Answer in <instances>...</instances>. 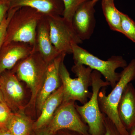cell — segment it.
<instances>
[{
    "label": "cell",
    "mask_w": 135,
    "mask_h": 135,
    "mask_svg": "<svg viewBox=\"0 0 135 135\" xmlns=\"http://www.w3.org/2000/svg\"><path fill=\"white\" fill-rule=\"evenodd\" d=\"M62 61L59 67V75L63 88V102L78 101L82 105L86 103L92 96L89 88L92 86L93 70L85 65L74 64L71 70L77 78L70 76L64 63Z\"/></svg>",
    "instance_id": "cell-1"
},
{
    "label": "cell",
    "mask_w": 135,
    "mask_h": 135,
    "mask_svg": "<svg viewBox=\"0 0 135 135\" xmlns=\"http://www.w3.org/2000/svg\"><path fill=\"white\" fill-rule=\"evenodd\" d=\"M44 16L32 8H18L8 25L3 45L21 42L34 46L37 26Z\"/></svg>",
    "instance_id": "cell-2"
},
{
    "label": "cell",
    "mask_w": 135,
    "mask_h": 135,
    "mask_svg": "<svg viewBox=\"0 0 135 135\" xmlns=\"http://www.w3.org/2000/svg\"><path fill=\"white\" fill-rule=\"evenodd\" d=\"M135 80L134 59L123 68L120 73L119 80L108 95H106V87L102 88L98 94V103L101 112L112 122L122 135H129V133L123 126L118 116V104L127 84Z\"/></svg>",
    "instance_id": "cell-3"
},
{
    "label": "cell",
    "mask_w": 135,
    "mask_h": 135,
    "mask_svg": "<svg viewBox=\"0 0 135 135\" xmlns=\"http://www.w3.org/2000/svg\"><path fill=\"white\" fill-rule=\"evenodd\" d=\"M48 65L35 49L31 54L20 60L12 69L18 79L25 83L31 90V99L26 108L33 109L36 106Z\"/></svg>",
    "instance_id": "cell-4"
},
{
    "label": "cell",
    "mask_w": 135,
    "mask_h": 135,
    "mask_svg": "<svg viewBox=\"0 0 135 135\" xmlns=\"http://www.w3.org/2000/svg\"><path fill=\"white\" fill-rule=\"evenodd\" d=\"M92 95L90 99L84 104H75V108L83 120L89 128L90 135H104L105 132V118L106 115L101 112L98 101V95L103 87L110 84L101 79L102 75L95 70L92 71Z\"/></svg>",
    "instance_id": "cell-5"
},
{
    "label": "cell",
    "mask_w": 135,
    "mask_h": 135,
    "mask_svg": "<svg viewBox=\"0 0 135 135\" xmlns=\"http://www.w3.org/2000/svg\"><path fill=\"white\" fill-rule=\"evenodd\" d=\"M72 49L74 64L83 65L99 72L110 83L112 89L120 78V73H116V70L120 68H124L128 65L126 60L121 56H112L104 60L92 55L79 44H73Z\"/></svg>",
    "instance_id": "cell-6"
},
{
    "label": "cell",
    "mask_w": 135,
    "mask_h": 135,
    "mask_svg": "<svg viewBox=\"0 0 135 135\" xmlns=\"http://www.w3.org/2000/svg\"><path fill=\"white\" fill-rule=\"evenodd\" d=\"M75 101L63 102L56 110L52 119L46 126L51 135L63 129L90 135L89 128L76 110Z\"/></svg>",
    "instance_id": "cell-7"
},
{
    "label": "cell",
    "mask_w": 135,
    "mask_h": 135,
    "mask_svg": "<svg viewBox=\"0 0 135 135\" xmlns=\"http://www.w3.org/2000/svg\"><path fill=\"white\" fill-rule=\"evenodd\" d=\"M48 17L52 44L60 53L72 54L73 44H80L83 41L77 36L71 22L63 16Z\"/></svg>",
    "instance_id": "cell-8"
},
{
    "label": "cell",
    "mask_w": 135,
    "mask_h": 135,
    "mask_svg": "<svg viewBox=\"0 0 135 135\" xmlns=\"http://www.w3.org/2000/svg\"><path fill=\"white\" fill-rule=\"evenodd\" d=\"M12 71H5L0 75V90L6 104L14 113L25 111V90Z\"/></svg>",
    "instance_id": "cell-9"
},
{
    "label": "cell",
    "mask_w": 135,
    "mask_h": 135,
    "mask_svg": "<svg viewBox=\"0 0 135 135\" xmlns=\"http://www.w3.org/2000/svg\"><path fill=\"white\" fill-rule=\"evenodd\" d=\"M95 4L92 0L85 2L78 8L73 17L72 25L83 41L90 38L94 33L96 25Z\"/></svg>",
    "instance_id": "cell-10"
},
{
    "label": "cell",
    "mask_w": 135,
    "mask_h": 135,
    "mask_svg": "<svg viewBox=\"0 0 135 135\" xmlns=\"http://www.w3.org/2000/svg\"><path fill=\"white\" fill-rule=\"evenodd\" d=\"M66 55L61 54L49 64L42 86L36 100V106L40 114L46 99L62 85L59 75L60 63Z\"/></svg>",
    "instance_id": "cell-11"
},
{
    "label": "cell",
    "mask_w": 135,
    "mask_h": 135,
    "mask_svg": "<svg viewBox=\"0 0 135 135\" xmlns=\"http://www.w3.org/2000/svg\"><path fill=\"white\" fill-rule=\"evenodd\" d=\"M34 50V46L24 42H12L3 45L0 50V75L13 69L18 62Z\"/></svg>",
    "instance_id": "cell-12"
},
{
    "label": "cell",
    "mask_w": 135,
    "mask_h": 135,
    "mask_svg": "<svg viewBox=\"0 0 135 135\" xmlns=\"http://www.w3.org/2000/svg\"><path fill=\"white\" fill-rule=\"evenodd\" d=\"M34 47L49 64L61 54L51 42L48 17L47 16H44L37 26Z\"/></svg>",
    "instance_id": "cell-13"
},
{
    "label": "cell",
    "mask_w": 135,
    "mask_h": 135,
    "mask_svg": "<svg viewBox=\"0 0 135 135\" xmlns=\"http://www.w3.org/2000/svg\"><path fill=\"white\" fill-rule=\"evenodd\" d=\"M119 118L129 133L135 126V88L131 83L126 87L118 107Z\"/></svg>",
    "instance_id": "cell-14"
},
{
    "label": "cell",
    "mask_w": 135,
    "mask_h": 135,
    "mask_svg": "<svg viewBox=\"0 0 135 135\" xmlns=\"http://www.w3.org/2000/svg\"><path fill=\"white\" fill-rule=\"evenodd\" d=\"M9 9L28 7L47 17L63 16L64 4L62 0H9Z\"/></svg>",
    "instance_id": "cell-15"
},
{
    "label": "cell",
    "mask_w": 135,
    "mask_h": 135,
    "mask_svg": "<svg viewBox=\"0 0 135 135\" xmlns=\"http://www.w3.org/2000/svg\"><path fill=\"white\" fill-rule=\"evenodd\" d=\"M63 96V88L62 85L44 102L38 118L34 122L33 130L40 129L48 125L57 109L62 103Z\"/></svg>",
    "instance_id": "cell-16"
},
{
    "label": "cell",
    "mask_w": 135,
    "mask_h": 135,
    "mask_svg": "<svg viewBox=\"0 0 135 135\" xmlns=\"http://www.w3.org/2000/svg\"><path fill=\"white\" fill-rule=\"evenodd\" d=\"M34 122L25 111L14 113L7 128L13 135H30L33 131Z\"/></svg>",
    "instance_id": "cell-17"
},
{
    "label": "cell",
    "mask_w": 135,
    "mask_h": 135,
    "mask_svg": "<svg viewBox=\"0 0 135 135\" xmlns=\"http://www.w3.org/2000/svg\"><path fill=\"white\" fill-rule=\"evenodd\" d=\"M101 6L104 16L111 30L122 33L120 11L115 7L114 0H102Z\"/></svg>",
    "instance_id": "cell-18"
},
{
    "label": "cell",
    "mask_w": 135,
    "mask_h": 135,
    "mask_svg": "<svg viewBox=\"0 0 135 135\" xmlns=\"http://www.w3.org/2000/svg\"><path fill=\"white\" fill-rule=\"evenodd\" d=\"M120 16L122 33L135 43V22L123 12Z\"/></svg>",
    "instance_id": "cell-19"
},
{
    "label": "cell",
    "mask_w": 135,
    "mask_h": 135,
    "mask_svg": "<svg viewBox=\"0 0 135 135\" xmlns=\"http://www.w3.org/2000/svg\"><path fill=\"white\" fill-rule=\"evenodd\" d=\"M64 9L63 17L71 22L73 17L77 10L83 3L89 0H62Z\"/></svg>",
    "instance_id": "cell-20"
},
{
    "label": "cell",
    "mask_w": 135,
    "mask_h": 135,
    "mask_svg": "<svg viewBox=\"0 0 135 135\" xmlns=\"http://www.w3.org/2000/svg\"><path fill=\"white\" fill-rule=\"evenodd\" d=\"M14 113L6 103L0 102V130L7 128Z\"/></svg>",
    "instance_id": "cell-21"
},
{
    "label": "cell",
    "mask_w": 135,
    "mask_h": 135,
    "mask_svg": "<svg viewBox=\"0 0 135 135\" xmlns=\"http://www.w3.org/2000/svg\"><path fill=\"white\" fill-rule=\"evenodd\" d=\"M18 8H15L9 9L1 25L0 26V50L4 44L8 25L12 16Z\"/></svg>",
    "instance_id": "cell-22"
},
{
    "label": "cell",
    "mask_w": 135,
    "mask_h": 135,
    "mask_svg": "<svg viewBox=\"0 0 135 135\" xmlns=\"http://www.w3.org/2000/svg\"><path fill=\"white\" fill-rule=\"evenodd\" d=\"M104 120L105 132L104 135H122L112 122L106 116Z\"/></svg>",
    "instance_id": "cell-23"
},
{
    "label": "cell",
    "mask_w": 135,
    "mask_h": 135,
    "mask_svg": "<svg viewBox=\"0 0 135 135\" xmlns=\"http://www.w3.org/2000/svg\"><path fill=\"white\" fill-rule=\"evenodd\" d=\"M9 10V0H0V26Z\"/></svg>",
    "instance_id": "cell-24"
},
{
    "label": "cell",
    "mask_w": 135,
    "mask_h": 135,
    "mask_svg": "<svg viewBox=\"0 0 135 135\" xmlns=\"http://www.w3.org/2000/svg\"><path fill=\"white\" fill-rule=\"evenodd\" d=\"M53 135H84L81 133L68 129L59 131Z\"/></svg>",
    "instance_id": "cell-25"
},
{
    "label": "cell",
    "mask_w": 135,
    "mask_h": 135,
    "mask_svg": "<svg viewBox=\"0 0 135 135\" xmlns=\"http://www.w3.org/2000/svg\"><path fill=\"white\" fill-rule=\"evenodd\" d=\"M30 135H51L46 127L36 130H33Z\"/></svg>",
    "instance_id": "cell-26"
},
{
    "label": "cell",
    "mask_w": 135,
    "mask_h": 135,
    "mask_svg": "<svg viewBox=\"0 0 135 135\" xmlns=\"http://www.w3.org/2000/svg\"><path fill=\"white\" fill-rule=\"evenodd\" d=\"M0 135H13L8 128L0 130Z\"/></svg>",
    "instance_id": "cell-27"
},
{
    "label": "cell",
    "mask_w": 135,
    "mask_h": 135,
    "mask_svg": "<svg viewBox=\"0 0 135 135\" xmlns=\"http://www.w3.org/2000/svg\"><path fill=\"white\" fill-rule=\"evenodd\" d=\"M129 135H135V126L129 131Z\"/></svg>",
    "instance_id": "cell-28"
},
{
    "label": "cell",
    "mask_w": 135,
    "mask_h": 135,
    "mask_svg": "<svg viewBox=\"0 0 135 135\" xmlns=\"http://www.w3.org/2000/svg\"><path fill=\"white\" fill-rule=\"evenodd\" d=\"M0 102H3V103H5L3 98L2 94L1 92V90H0Z\"/></svg>",
    "instance_id": "cell-29"
},
{
    "label": "cell",
    "mask_w": 135,
    "mask_h": 135,
    "mask_svg": "<svg viewBox=\"0 0 135 135\" xmlns=\"http://www.w3.org/2000/svg\"><path fill=\"white\" fill-rule=\"evenodd\" d=\"M92 1L94 3H96L97 2H98V1H100V0H92Z\"/></svg>",
    "instance_id": "cell-30"
}]
</instances>
